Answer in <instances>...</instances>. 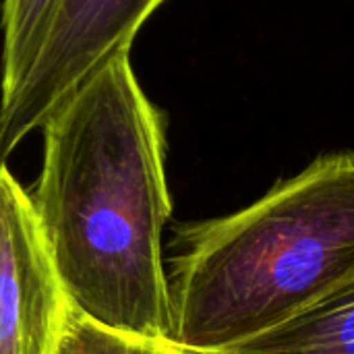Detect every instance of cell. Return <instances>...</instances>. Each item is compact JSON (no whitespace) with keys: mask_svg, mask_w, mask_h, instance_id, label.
<instances>
[{"mask_svg":"<svg viewBox=\"0 0 354 354\" xmlns=\"http://www.w3.org/2000/svg\"><path fill=\"white\" fill-rule=\"evenodd\" d=\"M60 0H2L0 100L8 97L33 62Z\"/></svg>","mask_w":354,"mask_h":354,"instance_id":"6","label":"cell"},{"mask_svg":"<svg viewBox=\"0 0 354 354\" xmlns=\"http://www.w3.org/2000/svg\"><path fill=\"white\" fill-rule=\"evenodd\" d=\"M52 354H189L172 344L151 342L106 328L68 305Z\"/></svg>","mask_w":354,"mask_h":354,"instance_id":"7","label":"cell"},{"mask_svg":"<svg viewBox=\"0 0 354 354\" xmlns=\"http://www.w3.org/2000/svg\"><path fill=\"white\" fill-rule=\"evenodd\" d=\"M39 129L44 160L29 197L66 303L106 328L170 344L166 118L143 91L131 50Z\"/></svg>","mask_w":354,"mask_h":354,"instance_id":"1","label":"cell"},{"mask_svg":"<svg viewBox=\"0 0 354 354\" xmlns=\"http://www.w3.org/2000/svg\"><path fill=\"white\" fill-rule=\"evenodd\" d=\"M220 354H354V276L297 317Z\"/></svg>","mask_w":354,"mask_h":354,"instance_id":"5","label":"cell"},{"mask_svg":"<svg viewBox=\"0 0 354 354\" xmlns=\"http://www.w3.org/2000/svg\"><path fill=\"white\" fill-rule=\"evenodd\" d=\"M166 0H60L15 91L0 100V164L97 68L131 50Z\"/></svg>","mask_w":354,"mask_h":354,"instance_id":"3","label":"cell"},{"mask_svg":"<svg viewBox=\"0 0 354 354\" xmlns=\"http://www.w3.org/2000/svg\"><path fill=\"white\" fill-rule=\"evenodd\" d=\"M168 278L170 344L220 354L354 276V151L315 158L261 199L185 226Z\"/></svg>","mask_w":354,"mask_h":354,"instance_id":"2","label":"cell"},{"mask_svg":"<svg viewBox=\"0 0 354 354\" xmlns=\"http://www.w3.org/2000/svg\"><path fill=\"white\" fill-rule=\"evenodd\" d=\"M66 309L31 197L0 164V354H52Z\"/></svg>","mask_w":354,"mask_h":354,"instance_id":"4","label":"cell"}]
</instances>
